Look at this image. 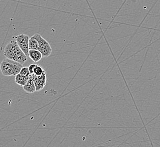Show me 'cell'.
<instances>
[{"label":"cell","mask_w":160,"mask_h":147,"mask_svg":"<svg viewBox=\"0 0 160 147\" xmlns=\"http://www.w3.org/2000/svg\"><path fill=\"white\" fill-rule=\"evenodd\" d=\"M12 39L16 40V42L22 50V51L25 53L26 55L28 57V53L30 50L28 47V43L30 39L29 36L27 35L21 34L12 37Z\"/></svg>","instance_id":"277c9868"},{"label":"cell","mask_w":160,"mask_h":147,"mask_svg":"<svg viewBox=\"0 0 160 147\" xmlns=\"http://www.w3.org/2000/svg\"><path fill=\"white\" fill-rule=\"evenodd\" d=\"M28 47L30 50H39V43L37 39H35L34 37L32 36L29 39Z\"/></svg>","instance_id":"9c48e42d"},{"label":"cell","mask_w":160,"mask_h":147,"mask_svg":"<svg viewBox=\"0 0 160 147\" xmlns=\"http://www.w3.org/2000/svg\"><path fill=\"white\" fill-rule=\"evenodd\" d=\"M29 79V76L28 77H25L21 75V74H18L16 75L15 77V82L19 86H25L26 83H28V80Z\"/></svg>","instance_id":"ba28073f"},{"label":"cell","mask_w":160,"mask_h":147,"mask_svg":"<svg viewBox=\"0 0 160 147\" xmlns=\"http://www.w3.org/2000/svg\"><path fill=\"white\" fill-rule=\"evenodd\" d=\"M34 81L37 91H40L46 84L47 73L45 72L41 75H36L34 74Z\"/></svg>","instance_id":"5b68a950"},{"label":"cell","mask_w":160,"mask_h":147,"mask_svg":"<svg viewBox=\"0 0 160 147\" xmlns=\"http://www.w3.org/2000/svg\"><path fill=\"white\" fill-rule=\"evenodd\" d=\"M19 74H21V75L25 76V77H28L31 73L29 70L28 67H22Z\"/></svg>","instance_id":"8fae6325"},{"label":"cell","mask_w":160,"mask_h":147,"mask_svg":"<svg viewBox=\"0 0 160 147\" xmlns=\"http://www.w3.org/2000/svg\"><path fill=\"white\" fill-rule=\"evenodd\" d=\"M3 55L5 58L18 62L21 64L27 61L28 57L14 39L10 41L6 45L3 50Z\"/></svg>","instance_id":"6da1fadb"},{"label":"cell","mask_w":160,"mask_h":147,"mask_svg":"<svg viewBox=\"0 0 160 147\" xmlns=\"http://www.w3.org/2000/svg\"><path fill=\"white\" fill-rule=\"evenodd\" d=\"M45 72H46V71L43 69L42 67H41L40 65L37 64L34 69V74L36 75H41L43 73H44Z\"/></svg>","instance_id":"30bf717a"},{"label":"cell","mask_w":160,"mask_h":147,"mask_svg":"<svg viewBox=\"0 0 160 147\" xmlns=\"http://www.w3.org/2000/svg\"><path fill=\"white\" fill-rule=\"evenodd\" d=\"M22 64L9 58H5L1 64V70L4 76L16 75L20 73Z\"/></svg>","instance_id":"7a4b0ae2"},{"label":"cell","mask_w":160,"mask_h":147,"mask_svg":"<svg viewBox=\"0 0 160 147\" xmlns=\"http://www.w3.org/2000/svg\"><path fill=\"white\" fill-rule=\"evenodd\" d=\"M28 57L35 62H39L43 57L42 53L38 50H30Z\"/></svg>","instance_id":"52a82bcc"},{"label":"cell","mask_w":160,"mask_h":147,"mask_svg":"<svg viewBox=\"0 0 160 147\" xmlns=\"http://www.w3.org/2000/svg\"><path fill=\"white\" fill-rule=\"evenodd\" d=\"M22 87L25 92L28 93H33L37 91L36 87L34 83V74H30V75H29V79L28 80V83Z\"/></svg>","instance_id":"8992f818"},{"label":"cell","mask_w":160,"mask_h":147,"mask_svg":"<svg viewBox=\"0 0 160 147\" xmlns=\"http://www.w3.org/2000/svg\"><path fill=\"white\" fill-rule=\"evenodd\" d=\"M32 36L38 41L39 51L42 53L43 57H47L51 55L52 49L49 43L39 34H35Z\"/></svg>","instance_id":"3957f363"},{"label":"cell","mask_w":160,"mask_h":147,"mask_svg":"<svg viewBox=\"0 0 160 147\" xmlns=\"http://www.w3.org/2000/svg\"><path fill=\"white\" fill-rule=\"evenodd\" d=\"M37 64H30V65H29L28 69H29V70L30 71V73L34 74V69H35V67L37 66Z\"/></svg>","instance_id":"7c38bea8"}]
</instances>
